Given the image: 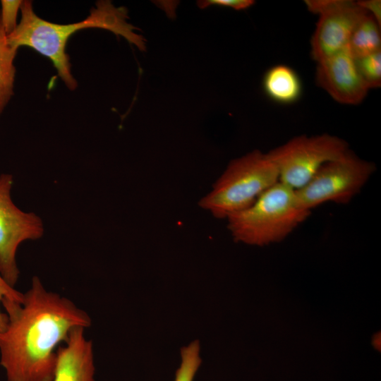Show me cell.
<instances>
[{"label":"cell","mask_w":381,"mask_h":381,"mask_svg":"<svg viewBox=\"0 0 381 381\" xmlns=\"http://www.w3.org/2000/svg\"><path fill=\"white\" fill-rule=\"evenodd\" d=\"M8 315L0 333V365L7 381H52L56 349L75 327H89L88 314L70 299L47 291L38 277L22 302L4 298Z\"/></svg>","instance_id":"1"},{"label":"cell","mask_w":381,"mask_h":381,"mask_svg":"<svg viewBox=\"0 0 381 381\" xmlns=\"http://www.w3.org/2000/svg\"><path fill=\"white\" fill-rule=\"evenodd\" d=\"M21 18L16 29L7 35L8 43L14 49L26 46L49 58L58 75L66 86L74 90L77 82L71 71L69 57L66 47L69 37L78 30L85 28H102L121 35L139 50L146 51V40L133 32L139 28L126 22L128 9L116 8L110 1H99L96 8L83 21L61 25L50 23L37 16L30 1H23Z\"/></svg>","instance_id":"2"},{"label":"cell","mask_w":381,"mask_h":381,"mask_svg":"<svg viewBox=\"0 0 381 381\" xmlns=\"http://www.w3.org/2000/svg\"><path fill=\"white\" fill-rule=\"evenodd\" d=\"M310 214L300 205L296 190L278 181L250 206L226 219L236 241L264 246L284 239Z\"/></svg>","instance_id":"3"},{"label":"cell","mask_w":381,"mask_h":381,"mask_svg":"<svg viewBox=\"0 0 381 381\" xmlns=\"http://www.w3.org/2000/svg\"><path fill=\"white\" fill-rule=\"evenodd\" d=\"M279 181V173L266 153L255 150L231 160L199 205L217 219L250 206Z\"/></svg>","instance_id":"4"},{"label":"cell","mask_w":381,"mask_h":381,"mask_svg":"<svg viewBox=\"0 0 381 381\" xmlns=\"http://www.w3.org/2000/svg\"><path fill=\"white\" fill-rule=\"evenodd\" d=\"M375 165L350 150L324 164L303 187L296 190L300 205L310 211L328 202L346 204L361 191L375 171Z\"/></svg>","instance_id":"5"},{"label":"cell","mask_w":381,"mask_h":381,"mask_svg":"<svg viewBox=\"0 0 381 381\" xmlns=\"http://www.w3.org/2000/svg\"><path fill=\"white\" fill-rule=\"evenodd\" d=\"M349 150L348 143L339 137L329 134L303 135L266 154L278 171L279 181L298 190L324 164L341 157Z\"/></svg>","instance_id":"6"},{"label":"cell","mask_w":381,"mask_h":381,"mask_svg":"<svg viewBox=\"0 0 381 381\" xmlns=\"http://www.w3.org/2000/svg\"><path fill=\"white\" fill-rule=\"evenodd\" d=\"M11 174L0 175V272L12 286L17 282L19 270L16 252L23 241L43 236L42 219L33 212H25L12 201Z\"/></svg>","instance_id":"7"},{"label":"cell","mask_w":381,"mask_h":381,"mask_svg":"<svg viewBox=\"0 0 381 381\" xmlns=\"http://www.w3.org/2000/svg\"><path fill=\"white\" fill-rule=\"evenodd\" d=\"M305 4L319 17L310 41L311 56L316 62L347 47L355 28L368 14L351 0H306Z\"/></svg>","instance_id":"8"},{"label":"cell","mask_w":381,"mask_h":381,"mask_svg":"<svg viewBox=\"0 0 381 381\" xmlns=\"http://www.w3.org/2000/svg\"><path fill=\"white\" fill-rule=\"evenodd\" d=\"M317 63L316 83L334 100L356 105L365 98L370 89L348 47Z\"/></svg>","instance_id":"9"},{"label":"cell","mask_w":381,"mask_h":381,"mask_svg":"<svg viewBox=\"0 0 381 381\" xmlns=\"http://www.w3.org/2000/svg\"><path fill=\"white\" fill-rule=\"evenodd\" d=\"M85 329L73 328L65 344L57 348L52 381H95L93 345Z\"/></svg>","instance_id":"10"},{"label":"cell","mask_w":381,"mask_h":381,"mask_svg":"<svg viewBox=\"0 0 381 381\" xmlns=\"http://www.w3.org/2000/svg\"><path fill=\"white\" fill-rule=\"evenodd\" d=\"M262 86L265 94L280 104H291L301 95L302 85L299 76L291 67L276 65L265 73Z\"/></svg>","instance_id":"11"},{"label":"cell","mask_w":381,"mask_h":381,"mask_svg":"<svg viewBox=\"0 0 381 381\" xmlns=\"http://www.w3.org/2000/svg\"><path fill=\"white\" fill-rule=\"evenodd\" d=\"M347 47L355 59L381 50L380 25L367 14L355 28Z\"/></svg>","instance_id":"12"},{"label":"cell","mask_w":381,"mask_h":381,"mask_svg":"<svg viewBox=\"0 0 381 381\" xmlns=\"http://www.w3.org/2000/svg\"><path fill=\"white\" fill-rule=\"evenodd\" d=\"M17 51L8 43L0 18V115L13 95Z\"/></svg>","instance_id":"13"},{"label":"cell","mask_w":381,"mask_h":381,"mask_svg":"<svg viewBox=\"0 0 381 381\" xmlns=\"http://www.w3.org/2000/svg\"><path fill=\"white\" fill-rule=\"evenodd\" d=\"M199 352L200 344L198 340L181 349V361L176 371L174 381H193L202 362Z\"/></svg>","instance_id":"14"},{"label":"cell","mask_w":381,"mask_h":381,"mask_svg":"<svg viewBox=\"0 0 381 381\" xmlns=\"http://www.w3.org/2000/svg\"><path fill=\"white\" fill-rule=\"evenodd\" d=\"M356 59L361 77L369 89L381 85V50Z\"/></svg>","instance_id":"15"},{"label":"cell","mask_w":381,"mask_h":381,"mask_svg":"<svg viewBox=\"0 0 381 381\" xmlns=\"http://www.w3.org/2000/svg\"><path fill=\"white\" fill-rule=\"evenodd\" d=\"M23 1L3 0L1 1V22L6 35L11 33L17 26V16Z\"/></svg>","instance_id":"16"},{"label":"cell","mask_w":381,"mask_h":381,"mask_svg":"<svg viewBox=\"0 0 381 381\" xmlns=\"http://www.w3.org/2000/svg\"><path fill=\"white\" fill-rule=\"evenodd\" d=\"M4 298L11 301L22 302L23 300V293L17 291L14 286L10 285L3 277L0 272V303ZM8 319L5 313L0 310V333H2L6 328Z\"/></svg>","instance_id":"17"},{"label":"cell","mask_w":381,"mask_h":381,"mask_svg":"<svg viewBox=\"0 0 381 381\" xmlns=\"http://www.w3.org/2000/svg\"><path fill=\"white\" fill-rule=\"evenodd\" d=\"M254 4L255 1L253 0H202L197 1L198 6L201 9L214 5L232 8L237 11L246 9Z\"/></svg>","instance_id":"18"},{"label":"cell","mask_w":381,"mask_h":381,"mask_svg":"<svg viewBox=\"0 0 381 381\" xmlns=\"http://www.w3.org/2000/svg\"><path fill=\"white\" fill-rule=\"evenodd\" d=\"M357 2L381 25V1L380 0H364Z\"/></svg>","instance_id":"19"},{"label":"cell","mask_w":381,"mask_h":381,"mask_svg":"<svg viewBox=\"0 0 381 381\" xmlns=\"http://www.w3.org/2000/svg\"><path fill=\"white\" fill-rule=\"evenodd\" d=\"M380 334H377L376 337L374 338L373 339V343L374 344V345H375V347L377 349H380V347L378 346V344H380Z\"/></svg>","instance_id":"20"}]
</instances>
